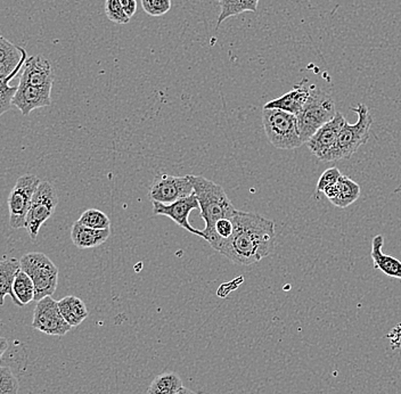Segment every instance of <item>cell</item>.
I'll return each mask as SVG.
<instances>
[{
	"instance_id": "cell-1",
	"label": "cell",
	"mask_w": 401,
	"mask_h": 394,
	"mask_svg": "<svg viewBox=\"0 0 401 394\" xmlns=\"http://www.w3.org/2000/svg\"><path fill=\"white\" fill-rule=\"evenodd\" d=\"M234 226L228 239L219 242L213 250L236 265H250L261 261L275 249V223L257 213L236 210L230 217Z\"/></svg>"
},
{
	"instance_id": "cell-2",
	"label": "cell",
	"mask_w": 401,
	"mask_h": 394,
	"mask_svg": "<svg viewBox=\"0 0 401 394\" xmlns=\"http://www.w3.org/2000/svg\"><path fill=\"white\" fill-rule=\"evenodd\" d=\"M189 178L199 202L201 218L206 222V228L202 230L203 239L208 242L213 236L217 221L220 219L230 218L236 209L221 186L202 176L189 175Z\"/></svg>"
},
{
	"instance_id": "cell-3",
	"label": "cell",
	"mask_w": 401,
	"mask_h": 394,
	"mask_svg": "<svg viewBox=\"0 0 401 394\" xmlns=\"http://www.w3.org/2000/svg\"><path fill=\"white\" fill-rule=\"evenodd\" d=\"M351 111L358 114V121L355 124H349L348 121L345 122L334 145L321 160L322 162H336L341 160L351 159L360 146L365 145L369 140L373 124L369 109L365 104H358V107H352Z\"/></svg>"
},
{
	"instance_id": "cell-4",
	"label": "cell",
	"mask_w": 401,
	"mask_h": 394,
	"mask_svg": "<svg viewBox=\"0 0 401 394\" xmlns=\"http://www.w3.org/2000/svg\"><path fill=\"white\" fill-rule=\"evenodd\" d=\"M336 113L334 100L327 93L316 86H309L308 100L296 116L302 142L307 143L321 127L336 116Z\"/></svg>"
},
{
	"instance_id": "cell-5",
	"label": "cell",
	"mask_w": 401,
	"mask_h": 394,
	"mask_svg": "<svg viewBox=\"0 0 401 394\" xmlns=\"http://www.w3.org/2000/svg\"><path fill=\"white\" fill-rule=\"evenodd\" d=\"M262 126L269 143L279 149H295L303 145L299 133L298 119L282 109H263Z\"/></svg>"
},
{
	"instance_id": "cell-6",
	"label": "cell",
	"mask_w": 401,
	"mask_h": 394,
	"mask_svg": "<svg viewBox=\"0 0 401 394\" xmlns=\"http://www.w3.org/2000/svg\"><path fill=\"white\" fill-rule=\"evenodd\" d=\"M21 269L32 279L34 301H40L55 293L58 284V268L46 254L31 252L20 259Z\"/></svg>"
},
{
	"instance_id": "cell-7",
	"label": "cell",
	"mask_w": 401,
	"mask_h": 394,
	"mask_svg": "<svg viewBox=\"0 0 401 394\" xmlns=\"http://www.w3.org/2000/svg\"><path fill=\"white\" fill-rule=\"evenodd\" d=\"M58 204L56 189L48 182H41L34 193L28 211L25 228L31 241H36L41 226L54 215Z\"/></svg>"
},
{
	"instance_id": "cell-8",
	"label": "cell",
	"mask_w": 401,
	"mask_h": 394,
	"mask_svg": "<svg viewBox=\"0 0 401 394\" xmlns=\"http://www.w3.org/2000/svg\"><path fill=\"white\" fill-rule=\"evenodd\" d=\"M38 177L31 173L21 176L8 196L10 226L13 229L25 228L28 211L30 209L34 193L40 184Z\"/></svg>"
},
{
	"instance_id": "cell-9",
	"label": "cell",
	"mask_w": 401,
	"mask_h": 394,
	"mask_svg": "<svg viewBox=\"0 0 401 394\" xmlns=\"http://www.w3.org/2000/svg\"><path fill=\"white\" fill-rule=\"evenodd\" d=\"M31 326L50 336H64L72 329L61 314L58 303L52 296L36 302Z\"/></svg>"
},
{
	"instance_id": "cell-10",
	"label": "cell",
	"mask_w": 401,
	"mask_h": 394,
	"mask_svg": "<svg viewBox=\"0 0 401 394\" xmlns=\"http://www.w3.org/2000/svg\"><path fill=\"white\" fill-rule=\"evenodd\" d=\"M194 193L189 176L177 177L170 175L158 176L149 188V199L152 202L171 204Z\"/></svg>"
},
{
	"instance_id": "cell-11",
	"label": "cell",
	"mask_w": 401,
	"mask_h": 394,
	"mask_svg": "<svg viewBox=\"0 0 401 394\" xmlns=\"http://www.w3.org/2000/svg\"><path fill=\"white\" fill-rule=\"evenodd\" d=\"M153 212L156 215H166L168 218L171 219L176 222L177 225L185 229L187 232H191L193 235L202 237V230L195 229L191 226L188 221V217L193 210L199 209V202L196 199L195 194L193 193L192 195L186 196L182 199H178L176 202L171 204H163L160 202H152Z\"/></svg>"
},
{
	"instance_id": "cell-12",
	"label": "cell",
	"mask_w": 401,
	"mask_h": 394,
	"mask_svg": "<svg viewBox=\"0 0 401 394\" xmlns=\"http://www.w3.org/2000/svg\"><path fill=\"white\" fill-rule=\"evenodd\" d=\"M52 88L50 87H30L17 85V90L12 100V105L20 109L22 116H27L34 109L50 107Z\"/></svg>"
},
{
	"instance_id": "cell-13",
	"label": "cell",
	"mask_w": 401,
	"mask_h": 394,
	"mask_svg": "<svg viewBox=\"0 0 401 394\" xmlns=\"http://www.w3.org/2000/svg\"><path fill=\"white\" fill-rule=\"evenodd\" d=\"M54 79L55 76L50 61L41 55H36L28 57L25 61L19 85L53 88Z\"/></svg>"
},
{
	"instance_id": "cell-14",
	"label": "cell",
	"mask_w": 401,
	"mask_h": 394,
	"mask_svg": "<svg viewBox=\"0 0 401 394\" xmlns=\"http://www.w3.org/2000/svg\"><path fill=\"white\" fill-rule=\"evenodd\" d=\"M345 122H347V120L345 119V116H342V113H336V116L329 122L321 127L316 131L315 135L305 143L308 146V149H310V152L314 155L317 156L319 161L333 147L335 140L338 138V135L345 126Z\"/></svg>"
},
{
	"instance_id": "cell-15",
	"label": "cell",
	"mask_w": 401,
	"mask_h": 394,
	"mask_svg": "<svg viewBox=\"0 0 401 394\" xmlns=\"http://www.w3.org/2000/svg\"><path fill=\"white\" fill-rule=\"evenodd\" d=\"M27 58V50L0 36V79L20 72Z\"/></svg>"
},
{
	"instance_id": "cell-16",
	"label": "cell",
	"mask_w": 401,
	"mask_h": 394,
	"mask_svg": "<svg viewBox=\"0 0 401 394\" xmlns=\"http://www.w3.org/2000/svg\"><path fill=\"white\" fill-rule=\"evenodd\" d=\"M305 83H307V79L295 85L289 93L284 94L283 96L268 102L263 109H282L284 112L298 116L302 107H305L309 97V87L305 86Z\"/></svg>"
},
{
	"instance_id": "cell-17",
	"label": "cell",
	"mask_w": 401,
	"mask_h": 394,
	"mask_svg": "<svg viewBox=\"0 0 401 394\" xmlns=\"http://www.w3.org/2000/svg\"><path fill=\"white\" fill-rule=\"evenodd\" d=\"M111 235V228L93 229L81 225L79 221L73 223L71 239L78 249H93L107 242Z\"/></svg>"
},
{
	"instance_id": "cell-18",
	"label": "cell",
	"mask_w": 401,
	"mask_h": 394,
	"mask_svg": "<svg viewBox=\"0 0 401 394\" xmlns=\"http://www.w3.org/2000/svg\"><path fill=\"white\" fill-rule=\"evenodd\" d=\"M384 237L376 235L371 239V260L374 267L392 278L401 279V261L391 255L383 253Z\"/></svg>"
},
{
	"instance_id": "cell-19",
	"label": "cell",
	"mask_w": 401,
	"mask_h": 394,
	"mask_svg": "<svg viewBox=\"0 0 401 394\" xmlns=\"http://www.w3.org/2000/svg\"><path fill=\"white\" fill-rule=\"evenodd\" d=\"M20 269V260L17 259L0 260V307H3L5 305V296L10 295L14 303L22 308L13 292L14 279Z\"/></svg>"
},
{
	"instance_id": "cell-20",
	"label": "cell",
	"mask_w": 401,
	"mask_h": 394,
	"mask_svg": "<svg viewBox=\"0 0 401 394\" xmlns=\"http://www.w3.org/2000/svg\"><path fill=\"white\" fill-rule=\"evenodd\" d=\"M57 303H58L61 314L72 328L76 327L81 322H85L88 317V314H89L85 302L81 298L73 296V295L65 296L60 301H57Z\"/></svg>"
},
{
	"instance_id": "cell-21",
	"label": "cell",
	"mask_w": 401,
	"mask_h": 394,
	"mask_svg": "<svg viewBox=\"0 0 401 394\" xmlns=\"http://www.w3.org/2000/svg\"><path fill=\"white\" fill-rule=\"evenodd\" d=\"M338 194L331 202L340 209H345L355 203L360 196V186L350 178L342 175L338 180Z\"/></svg>"
},
{
	"instance_id": "cell-22",
	"label": "cell",
	"mask_w": 401,
	"mask_h": 394,
	"mask_svg": "<svg viewBox=\"0 0 401 394\" xmlns=\"http://www.w3.org/2000/svg\"><path fill=\"white\" fill-rule=\"evenodd\" d=\"M221 12L218 17V25L228 17H236L244 12H257L259 0H219Z\"/></svg>"
},
{
	"instance_id": "cell-23",
	"label": "cell",
	"mask_w": 401,
	"mask_h": 394,
	"mask_svg": "<svg viewBox=\"0 0 401 394\" xmlns=\"http://www.w3.org/2000/svg\"><path fill=\"white\" fill-rule=\"evenodd\" d=\"M182 386V378L176 373H163L153 380L147 394H176Z\"/></svg>"
},
{
	"instance_id": "cell-24",
	"label": "cell",
	"mask_w": 401,
	"mask_h": 394,
	"mask_svg": "<svg viewBox=\"0 0 401 394\" xmlns=\"http://www.w3.org/2000/svg\"><path fill=\"white\" fill-rule=\"evenodd\" d=\"M13 292L17 301L20 302L21 307L34 301V282L22 269L19 270L14 279Z\"/></svg>"
},
{
	"instance_id": "cell-25",
	"label": "cell",
	"mask_w": 401,
	"mask_h": 394,
	"mask_svg": "<svg viewBox=\"0 0 401 394\" xmlns=\"http://www.w3.org/2000/svg\"><path fill=\"white\" fill-rule=\"evenodd\" d=\"M78 221L81 225L93 229L111 228V220L105 213L97 209H88L80 215Z\"/></svg>"
},
{
	"instance_id": "cell-26",
	"label": "cell",
	"mask_w": 401,
	"mask_h": 394,
	"mask_svg": "<svg viewBox=\"0 0 401 394\" xmlns=\"http://www.w3.org/2000/svg\"><path fill=\"white\" fill-rule=\"evenodd\" d=\"M19 72H15L7 79H0V116L12 109V100L17 93V86H10V80H13Z\"/></svg>"
},
{
	"instance_id": "cell-27",
	"label": "cell",
	"mask_w": 401,
	"mask_h": 394,
	"mask_svg": "<svg viewBox=\"0 0 401 394\" xmlns=\"http://www.w3.org/2000/svg\"><path fill=\"white\" fill-rule=\"evenodd\" d=\"M20 384L10 367L0 366V394H19Z\"/></svg>"
},
{
	"instance_id": "cell-28",
	"label": "cell",
	"mask_w": 401,
	"mask_h": 394,
	"mask_svg": "<svg viewBox=\"0 0 401 394\" xmlns=\"http://www.w3.org/2000/svg\"><path fill=\"white\" fill-rule=\"evenodd\" d=\"M105 13L107 19L116 24H127L130 21V17L127 15L123 10L120 0H107L105 1Z\"/></svg>"
},
{
	"instance_id": "cell-29",
	"label": "cell",
	"mask_w": 401,
	"mask_h": 394,
	"mask_svg": "<svg viewBox=\"0 0 401 394\" xmlns=\"http://www.w3.org/2000/svg\"><path fill=\"white\" fill-rule=\"evenodd\" d=\"M142 6L151 17H162L171 10V0H142Z\"/></svg>"
},
{
	"instance_id": "cell-30",
	"label": "cell",
	"mask_w": 401,
	"mask_h": 394,
	"mask_svg": "<svg viewBox=\"0 0 401 394\" xmlns=\"http://www.w3.org/2000/svg\"><path fill=\"white\" fill-rule=\"evenodd\" d=\"M341 176L342 173H340V170L338 168H335V166L326 170L325 173L319 177L318 182H317V186H316V194L324 192L327 187L336 184L338 178Z\"/></svg>"
},
{
	"instance_id": "cell-31",
	"label": "cell",
	"mask_w": 401,
	"mask_h": 394,
	"mask_svg": "<svg viewBox=\"0 0 401 394\" xmlns=\"http://www.w3.org/2000/svg\"><path fill=\"white\" fill-rule=\"evenodd\" d=\"M120 3L122 5L123 10L130 19L136 14L137 0H120Z\"/></svg>"
},
{
	"instance_id": "cell-32",
	"label": "cell",
	"mask_w": 401,
	"mask_h": 394,
	"mask_svg": "<svg viewBox=\"0 0 401 394\" xmlns=\"http://www.w3.org/2000/svg\"><path fill=\"white\" fill-rule=\"evenodd\" d=\"M324 194H325L326 197H327L328 199H329V201H332V199H334L335 197H336V196H338V182H336V184H334V185H332L329 186V187H327V188L325 189V190H324Z\"/></svg>"
},
{
	"instance_id": "cell-33",
	"label": "cell",
	"mask_w": 401,
	"mask_h": 394,
	"mask_svg": "<svg viewBox=\"0 0 401 394\" xmlns=\"http://www.w3.org/2000/svg\"><path fill=\"white\" fill-rule=\"evenodd\" d=\"M8 349V341L6 338L0 336V359L3 358V353Z\"/></svg>"
},
{
	"instance_id": "cell-34",
	"label": "cell",
	"mask_w": 401,
	"mask_h": 394,
	"mask_svg": "<svg viewBox=\"0 0 401 394\" xmlns=\"http://www.w3.org/2000/svg\"><path fill=\"white\" fill-rule=\"evenodd\" d=\"M176 394H197L195 392L192 391V390H189V388H185V386H182L180 388V391L177 392Z\"/></svg>"
}]
</instances>
